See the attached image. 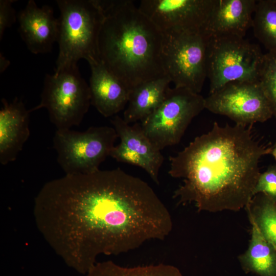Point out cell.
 <instances>
[{
  "label": "cell",
  "mask_w": 276,
  "mask_h": 276,
  "mask_svg": "<svg viewBox=\"0 0 276 276\" xmlns=\"http://www.w3.org/2000/svg\"><path fill=\"white\" fill-rule=\"evenodd\" d=\"M205 109V98L183 87L169 88L162 103L140 122L159 150L178 144L192 120Z\"/></svg>",
  "instance_id": "9c48e42d"
},
{
  "label": "cell",
  "mask_w": 276,
  "mask_h": 276,
  "mask_svg": "<svg viewBox=\"0 0 276 276\" xmlns=\"http://www.w3.org/2000/svg\"><path fill=\"white\" fill-rule=\"evenodd\" d=\"M245 209L249 219L255 222L276 250V202L264 194L258 193L253 196Z\"/></svg>",
  "instance_id": "d6986e66"
},
{
  "label": "cell",
  "mask_w": 276,
  "mask_h": 276,
  "mask_svg": "<svg viewBox=\"0 0 276 276\" xmlns=\"http://www.w3.org/2000/svg\"><path fill=\"white\" fill-rule=\"evenodd\" d=\"M89 64L91 105L105 118L115 116L127 106L129 90L100 60Z\"/></svg>",
  "instance_id": "2e32d148"
},
{
  "label": "cell",
  "mask_w": 276,
  "mask_h": 276,
  "mask_svg": "<svg viewBox=\"0 0 276 276\" xmlns=\"http://www.w3.org/2000/svg\"><path fill=\"white\" fill-rule=\"evenodd\" d=\"M270 154L273 156L276 161V140L273 145L271 146Z\"/></svg>",
  "instance_id": "484cf974"
},
{
  "label": "cell",
  "mask_w": 276,
  "mask_h": 276,
  "mask_svg": "<svg viewBox=\"0 0 276 276\" xmlns=\"http://www.w3.org/2000/svg\"><path fill=\"white\" fill-rule=\"evenodd\" d=\"M56 3L60 16L55 73L77 65L81 59L88 63L100 60L98 39L104 19L100 0H58Z\"/></svg>",
  "instance_id": "277c9868"
},
{
  "label": "cell",
  "mask_w": 276,
  "mask_h": 276,
  "mask_svg": "<svg viewBox=\"0 0 276 276\" xmlns=\"http://www.w3.org/2000/svg\"><path fill=\"white\" fill-rule=\"evenodd\" d=\"M111 123L120 143L113 147L109 156L118 162L142 168L155 183L159 184V172L164 157L146 135L140 122L130 125L123 118L115 116Z\"/></svg>",
  "instance_id": "7c38bea8"
},
{
  "label": "cell",
  "mask_w": 276,
  "mask_h": 276,
  "mask_svg": "<svg viewBox=\"0 0 276 276\" xmlns=\"http://www.w3.org/2000/svg\"><path fill=\"white\" fill-rule=\"evenodd\" d=\"M104 19L98 39L100 61L129 90L166 76L163 33L130 0H100Z\"/></svg>",
  "instance_id": "3957f363"
},
{
  "label": "cell",
  "mask_w": 276,
  "mask_h": 276,
  "mask_svg": "<svg viewBox=\"0 0 276 276\" xmlns=\"http://www.w3.org/2000/svg\"><path fill=\"white\" fill-rule=\"evenodd\" d=\"M1 73H2L9 65V62L1 54Z\"/></svg>",
  "instance_id": "d4e9b609"
},
{
  "label": "cell",
  "mask_w": 276,
  "mask_h": 276,
  "mask_svg": "<svg viewBox=\"0 0 276 276\" xmlns=\"http://www.w3.org/2000/svg\"><path fill=\"white\" fill-rule=\"evenodd\" d=\"M86 276H183L176 267L159 264L125 267L112 261L98 262Z\"/></svg>",
  "instance_id": "ffe728a7"
},
{
  "label": "cell",
  "mask_w": 276,
  "mask_h": 276,
  "mask_svg": "<svg viewBox=\"0 0 276 276\" xmlns=\"http://www.w3.org/2000/svg\"><path fill=\"white\" fill-rule=\"evenodd\" d=\"M162 33L161 58L165 76L174 87L199 94L207 78L209 38L194 30H171Z\"/></svg>",
  "instance_id": "8992f818"
},
{
  "label": "cell",
  "mask_w": 276,
  "mask_h": 276,
  "mask_svg": "<svg viewBox=\"0 0 276 276\" xmlns=\"http://www.w3.org/2000/svg\"><path fill=\"white\" fill-rule=\"evenodd\" d=\"M117 137L114 128L108 126H91L83 132L56 130L53 147L57 162L67 175L94 173L110 156Z\"/></svg>",
  "instance_id": "ba28073f"
},
{
  "label": "cell",
  "mask_w": 276,
  "mask_h": 276,
  "mask_svg": "<svg viewBox=\"0 0 276 276\" xmlns=\"http://www.w3.org/2000/svg\"><path fill=\"white\" fill-rule=\"evenodd\" d=\"M37 229L64 263L86 274L101 254L117 255L163 240L168 209L141 178L120 168L65 174L47 182L34 199Z\"/></svg>",
  "instance_id": "6da1fadb"
},
{
  "label": "cell",
  "mask_w": 276,
  "mask_h": 276,
  "mask_svg": "<svg viewBox=\"0 0 276 276\" xmlns=\"http://www.w3.org/2000/svg\"><path fill=\"white\" fill-rule=\"evenodd\" d=\"M20 35L29 50L34 54L52 51L58 40L59 21L54 17L53 8L48 5L38 7L29 0L17 16Z\"/></svg>",
  "instance_id": "4fadbf2b"
},
{
  "label": "cell",
  "mask_w": 276,
  "mask_h": 276,
  "mask_svg": "<svg viewBox=\"0 0 276 276\" xmlns=\"http://www.w3.org/2000/svg\"><path fill=\"white\" fill-rule=\"evenodd\" d=\"M91 104L89 85L77 65L45 76L41 100L30 112L45 108L57 130L79 126Z\"/></svg>",
  "instance_id": "52a82bcc"
},
{
  "label": "cell",
  "mask_w": 276,
  "mask_h": 276,
  "mask_svg": "<svg viewBox=\"0 0 276 276\" xmlns=\"http://www.w3.org/2000/svg\"><path fill=\"white\" fill-rule=\"evenodd\" d=\"M251 28L268 52L276 53V0L257 1Z\"/></svg>",
  "instance_id": "44dd1931"
},
{
  "label": "cell",
  "mask_w": 276,
  "mask_h": 276,
  "mask_svg": "<svg viewBox=\"0 0 276 276\" xmlns=\"http://www.w3.org/2000/svg\"><path fill=\"white\" fill-rule=\"evenodd\" d=\"M251 225V238L247 249L238 257L243 270L259 276H276V250L263 236L255 222Z\"/></svg>",
  "instance_id": "ac0fdd59"
},
{
  "label": "cell",
  "mask_w": 276,
  "mask_h": 276,
  "mask_svg": "<svg viewBox=\"0 0 276 276\" xmlns=\"http://www.w3.org/2000/svg\"><path fill=\"white\" fill-rule=\"evenodd\" d=\"M0 110V163L5 165L14 161L28 140L30 111L21 99L11 102L3 98Z\"/></svg>",
  "instance_id": "9a60e30c"
},
{
  "label": "cell",
  "mask_w": 276,
  "mask_h": 276,
  "mask_svg": "<svg viewBox=\"0 0 276 276\" xmlns=\"http://www.w3.org/2000/svg\"><path fill=\"white\" fill-rule=\"evenodd\" d=\"M14 0L0 1V40L3 38L6 29L16 21L15 11L12 7Z\"/></svg>",
  "instance_id": "cb8c5ba5"
},
{
  "label": "cell",
  "mask_w": 276,
  "mask_h": 276,
  "mask_svg": "<svg viewBox=\"0 0 276 276\" xmlns=\"http://www.w3.org/2000/svg\"><path fill=\"white\" fill-rule=\"evenodd\" d=\"M259 81L276 119V53L264 54Z\"/></svg>",
  "instance_id": "7402d4cb"
},
{
  "label": "cell",
  "mask_w": 276,
  "mask_h": 276,
  "mask_svg": "<svg viewBox=\"0 0 276 276\" xmlns=\"http://www.w3.org/2000/svg\"><path fill=\"white\" fill-rule=\"evenodd\" d=\"M205 109L245 126L266 122L273 117L270 104L259 81L226 84L205 98Z\"/></svg>",
  "instance_id": "30bf717a"
},
{
  "label": "cell",
  "mask_w": 276,
  "mask_h": 276,
  "mask_svg": "<svg viewBox=\"0 0 276 276\" xmlns=\"http://www.w3.org/2000/svg\"><path fill=\"white\" fill-rule=\"evenodd\" d=\"M171 81L166 76L145 82L131 90L123 113L128 124L140 122L163 101Z\"/></svg>",
  "instance_id": "e0dca14e"
},
{
  "label": "cell",
  "mask_w": 276,
  "mask_h": 276,
  "mask_svg": "<svg viewBox=\"0 0 276 276\" xmlns=\"http://www.w3.org/2000/svg\"><path fill=\"white\" fill-rule=\"evenodd\" d=\"M214 0H142L139 10L162 32L171 30L202 33Z\"/></svg>",
  "instance_id": "8fae6325"
},
{
  "label": "cell",
  "mask_w": 276,
  "mask_h": 276,
  "mask_svg": "<svg viewBox=\"0 0 276 276\" xmlns=\"http://www.w3.org/2000/svg\"><path fill=\"white\" fill-rule=\"evenodd\" d=\"M257 1L214 0L202 31L209 38L221 35L244 37L252 27Z\"/></svg>",
  "instance_id": "5bb4252c"
},
{
  "label": "cell",
  "mask_w": 276,
  "mask_h": 276,
  "mask_svg": "<svg viewBox=\"0 0 276 276\" xmlns=\"http://www.w3.org/2000/svg\"><path fill=\"white\" fill-rule=\"evenodd\" d=\"M252 126L219 125L196 137L169 158V174L182 183L174 192L179 204L193 203L198 211H239L254 196L261 158L271 146L254 136Z\"/></svg>",
  "instance_id": "7a4b0ae2"
},
{
  "label": "cell",
  "mask_w": 276,
  "mask_h": 276,
  "mask_svg": "<svg viewBox=\"0 0 276 276\" xmlns=\"http://www.w3.org/2000/svg\"><path fill=\"white\" fill-rule=\"evenodd\" d=\"M264 194L276 202V164L261 173L254 188V196Z\"/></svg>",
  "instance_id": "603a6c76"
},
{
  "label": "cell",
  "mask_w": 276,
  "mask_h": 276,
  "mask_svg": "<svg viewBox=\"0 0 276 276\" xmlns=\"http://www.w3.org/2000/svg\"><path fill=\"white\" fill-rule=\"evenodd\" d=\"M264 54L244 37L221 35L209 38L207 78L210 94L233 82L258 81Z\"/></svg>",
  "instance_id": "5b68a950"
}]
</instances>
